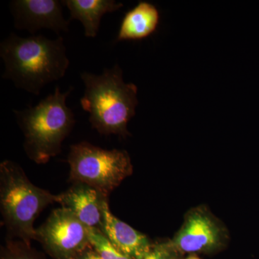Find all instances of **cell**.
Instances as JSON below:
<instances>
[{"label": "cell", "mask_w": 259, "mask_h": 259, "mask_svg": "<svg viewBox=\"0 0 259 259\" xmlns=\"http://www.w3.org/2000/svg\"><path fill=\"white\" fill-rule=\"evenodd\" d=\"M59 196V203L74 213L85 226L101 228L102 208L107 197L98 190L86 184L76 182Z\"/></svg>", "instance_id": "obj_10"}, {"label": "cell", "mask_w": 259, "mask_h": 259, "mask_svg": "<svg viewBox=\"0 0 259 259\" xmlns=\"http://www.w3.org/2000/svg\"><path fill=\"white\" fill-rule=\"evenodd\" d=\"M88 230L90 245L102 259H131L117 250L101 230L97 228H88Z\"/></svg>", "instance_id": "obj_13"}, {"label": "cell", "mask_w": 259, "mask_h": 259, "mask_svg": "<svg viewBox=\"0 0 259 259\" xmlns=\"http://www.w3.org/2000/svg\"><path fill=\"white\" fill-rule=\"evenodd\" d=\"M159 20V12L155 5L140 2L122 19L117 40L122 41L146 38L156 31Z\"/></svg>", "instance_id": "obj_11"}, {"label": "cell", "mask_w": 259, "mask_h": 259, "mask_svg": "<svg viewBox=\"0 0 259 259\" xmlns=\"http://www.w3.org/2000/svg\"><path fill=\"white\" fill-rule=\"evenodd\" d=\"M62 1L58 0H15L10 3L15 27L35 33L42 28L57 35L69 31L70 20H65Z\"/></svg>", "instance_id": "obj_7"}, {"label": "cell", "mask_w": 259, "mask_h": 259, "mask_svg": "<svg viewBox=\"0 0 259 259\" xmlns=\"http://www.w3.org/2000/svg\"><path fill=\"white\" fill-rule=\"evenodd\" d=\"M35 240L56 259H76L90 246L88 227L69 209H54L35 229Z\"/></svg>", "instance_id": "obj_6"}, {"label": "cell", "mask_w": 259, "mask_h": 259, "mask_svg": "<svg viewBox=\"0 0 259 259\" xmlns=\"http://www.w3.org/2000/svg\"><path fill=\"white\" fill-rule=\"evenodd\" d=\"M1 259H39L30 246L22 243H8L2 252Z\"/></svg>", "instance_id": "obj_14"}, {"label": "cell", "mask_w": 259, "mask_h": 259, "mask_svg": "<svg viewBox=\"0 0 259 259\" xmlns=\"http://www.w3.org/2000/svg\"><path fill=\"white\" fill-rule=\"evenodd\" d=\"M67 161L71 180L91 186L106 197L133 173L127 151L103 149L86 141L71 146Z\"/></svg>", "instance_id": "obj_5"}, {"label": "cell", "mask_w": 259, "mask_h": 259, "mask_svg": "<svg viewBox=\"0 0 259 259\" xmlns=\"http://www.w3.org/2000/svg\"><path fill=\"white\" fill-rule=\"evenodd\" d=\"M60 196L31 183L21 167L11 161L0 165V204L10 234L30 245L35 240V220L49 204L59 202Z\"/></svg>", "instance_id": "obj_4"}, {"label": "cell", "mask_w": 259, "mask_h": 259, "mask_svg": "<svg viewBox=\"0 0 259 259\" xmlns=\"http://www.w3.org/2000/svg\"><path fill=\"white\" fill-rule=\"evenodd\" d=\"M223 231L204 211H193L186 218L182 229L171 244L183 253L205 252L218 248L223 241Z\"/></svg>", "instance_id": "obj_8"}, {"label": "cell", "mask_w": 259, "mask_h": 259, "mask_svg": "<svg viewBox=\"0 0 259 259\" xmlns=\"http://www.w3.org/2000/svg\"><path fill=\"white\" fill-rule=\"evenodd\" d=\"M62 3L69 10V20H79L88 37H97L104 15L123 7L122 3L114 0H64Z\"/></svg>", "instance_id": "obj_12"}, {"label": "cell", "mask_w": 259, "mask_h": 259, "mask_svg": "<svg viewBox=\"0 0 259 259\" xmlns=\"http://www.w3.org/2000/svg\"><path fill=\"white\" fill-rule=\"evenodd\" d=\"M186 259H199V258H197V257L194 256V255H192V256L189 257V258H187Z\"/></svg>", "instance_id": "obj_17"}, {"label": "cell", "mask_w": 259, "mask_h": 259, "mask_svg": "<svg viewBox=\"0 0 259 259\" xmlns=\"http://www.w3.org/2000/svg\"><path fill=\"white\" fill-rule=\"evenodd\" d=\"M100 230L117 250L130 258H144L152 248L147 237L112 214L107 200L103 203Z\"/></svg>", "instance_id": "obj_9"}, {"label": "cell", "mask_w": 259, "mask_h": 259, "mask_svg": "<svg viewBox=\"0 0 259 259\" xmlns=\"http://www.w3.org/2000/svg\"><path fill=\"white\" fill-rule=\"evenodd\" d=\"M83 96L80 100L83 110L90 114V123L100 134L129 136L127 125L136 115L138 88L125 83L118 64L104 69L101 75L83 71Z\"/></svg>", "instance_id": "obj_2"}, {"label": "cell", "mask_w": 259, "mask_h": 259, "mask_svg": "<svg viewBox=\"0 0 259 259\" xmlns=\"http://www.w3.org/2000/svg\"><path fill=\"white\" fill-rule=\"evenodd\" d=\"M0 56L5 66L3 79L35 95L64 77L69 66L61 36L51 40L42 35L22 37L11 32L0 44Z\"/></svg>", "instance_id": "obj_1"}, {"label": "cell", "mask_w": 259, "mask_h": 259, "mask_svg": "<svg viewBox=\"0 0 259 259\" xmlns=\"http://www.w3.org/2000/svg\"><path fill=\"white\" fill-rule=\"evenodd\" d=\"M177 250L171 244H160L152 247L147 255L141 259H176Z\"/></svg>", "instance_id": "obj_15"}, {"label": "cell", "mask_w": 259, "mask_h": 259, "mask_svg": "<svg viewBox=\"0 0 259 259\" xmlns=\"http://www.w3.org/2000/svg\"><path fill=\"white\" fill-rule=\"evenodd\" d=\"M76 259H102V258L96 250L88 247Z\"/></svg>", "instance_id": "obj_16"}, {"label": "cell", "mask_w": 259, "mask_h": 259, "mask_svg": "<svg viewBox=\"0 0 259 259\" xmlns=\"http://www.w3.org/2000/svg\"><path fill=\"white\" fill-rule=\"evenodd\" d=\"M72 87L61 93L56 87L35 107L14 110L19 125L25 135L24 148L30 159L41 164L60 153L61 145L75 124L74 113L66 105Z\"/></svg>", "instance_id": "obj_3"}]
</instances>
